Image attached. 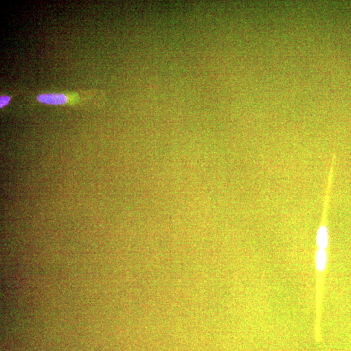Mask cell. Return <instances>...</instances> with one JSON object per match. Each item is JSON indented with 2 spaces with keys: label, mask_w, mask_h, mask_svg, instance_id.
I'll use <instances>...</instances> for the list:
<instances>
[{
  "label": "cell",
  "mask_w": 351,
  "mask_h": 351,
  "mask_svg": "<svg viewBox=\"0 0 351 351\" xmlns=\"http://www.w3.org/2000/svg\"><path fill=\"white\" fill-rule=\"evenodd\" d=\"M38 101L48 105H62L66 103L67 97L65 94L48 93L40 94L37 96Z\"/></svg>",
  "instance_id": "6da1fadb"
},
{
  "label": "cell",
  "mask_w": 351,
  "mask_h": 351,
  "mask_svg": "<svg viewBox=\"0 0 351 351\" xmlns=\"http://www.w3.org/2000/svg\"><path fill=\"white\" fill-rule=\"evenodd\" d=\"M316 244L318 248L326 249L329 245V234L325 225H322L318 229Z\"/></svg>",
  "instance_id": "7a4b0ae2"
},
{
  "label": "cell",
  "mask_w": 351,
  "mask_h": 351,
  "mask_svg": "<svg viewBox=\"0 0 351 351\" xmlns=\"http://www.w3.org/2000/svg\"><path fill=\"white\" fill-rule=\"evenodd\" d=\"M10 97L9 96H1L0 97V108L4 107L10 101Z\"/></svg>",
  "instance_id": "3957f363"
}]
</instances>
